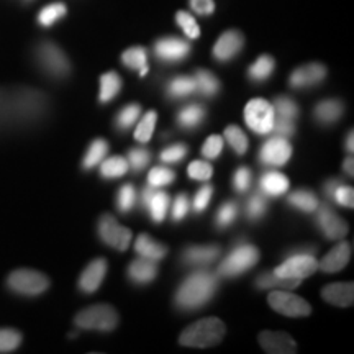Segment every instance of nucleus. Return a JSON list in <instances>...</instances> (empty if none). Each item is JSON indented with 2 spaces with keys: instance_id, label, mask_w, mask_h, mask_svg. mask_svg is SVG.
<instances>
[{
  "instance_id": "12",
  "label": "nucleus",
  "mask_w": 354,
  "mask_h": 354,
  "mask_svg": "<svg viewBox=\"0 0 354 354\" xmlns=\"http://www.w3.org/2000/svg\"><path fill=\"white\" fill-rule=\"evenodd\" d=\"M190 55V44L185 39L177 37H165L159 38L154 43V56L161 63L174 64L184 61Z\"/></svg>"
},
{
  "instance_id": "41",
  "label": "nucleus",
  "mask_w": 354,
  "mask_h": 354,
  "mask_svg": "<svg viewBox=\"0 0 354 354\" xmlns=\"http://www.w3.org/2000/svg\"><path fill=\"white\" fill-rule=\"evenodd\" d=\"M272 107L274 113L279 118H286V120L294 122L299 117V105L290 97H276Z\"/></svg>"
},
{
  "instance_id": "27",
  "label": "nucleus",
  "mask_w": 354,
  "mask_h": 354,
  "mask_svg": "<svg viewBox=\"0 0 354 354\" xmlns=\"http://www.w3.org/2000/svg\"><path fill=\"white\" fill-rule=\"evenodd\" d=\"M300 279H289V277H281L276 276L274 272H263L256 277V287L261 290L266 289H282V290H290L300 286Z\"/></svg>"
},
{
  "instance_id": "6",
  "label": "nucleus",
  "mask_w": 354,
  "mask_h": 354,
  "mask_svg": "<svg viewBox=\"0 0 354 354\" xmlns=\"http://www.w3.org/2000/svg\"><path fill=\"white\" fill-rule=\"evenodd\" d=\"M7 287L21 297H38L50 289V279L35 269H15L8 274Z\"/></svg>"
},
{
  "instance_id": "47",
  "label": "nucleus",
  "mask_w": 354,
  "mask_h": 354,
  "mask_svg": "<svg viewBox=\"0 0 354 354\" xmlns=\"http://www.w3.org/2000/svg\"><path fill=\"white\" fill-rule=\"evenodd\" d=\"M176 24L183 28L185 37L190 39H197L201 37V28H198L196 19L187 12H177L176 13Z\"/></svg>"
},
{
  "instance_id": "55",
  "label": "nucleus",
  "mask_w": 354,
  "mask_h": 354,
  "mask_svg": "<svg viewBox=\"0 0 354 354\" xmlns=\"http://www.w3.org/2000/svg\"><path fill=\"white\" fill-rule=\"evenodd\" d=\"M212 196H214V187H212V185H203V187L197 192L196 198H194V212H196V214H202V212L209 207Z\"/></svg>"
},
{
  "instance_id": "1",
  "label": "nucleus",
  "mask_w": 354,
  "mask_h": 354,
  "mask_svg": "<svg viewBox=\"0 0 354 354\" xmlns=\"http://www.w3.org/2000/svg\"><path fill=\"white\" fill-rule=\"evenodd\" d=\"M12 127H32L46 117L50 102L41 91L33 87H17L8 91Z\"/></svg>"
},
{
  "instance_id": "4",
  "label": "nucleus",
  "mask_w": 354,
  "mask_h": 354,
  "mask_svg": "<svg viewBox=\"0 0 354 354\" xmlns=\"http://www.w3.org/2000/svg\"><path fill=\"white\" fill-rule=\"evenodd\" d=\"M259 261V250L248 241L236 243L232 248L227 258L221 261L216 276L218 277H236L243 272L250 271Z\"/></svg>"
},
{
  "instance_id": "33",
  "label": "nucleus",
  "mask_w": 354,
  "mask_h": 354,
  "mask_svg": "<svg viewBox=\"0 0 354 354\" xmlns=\"http://www.w3.org/2000/svg\"><path fill=\"white\" fill-rule=\"evenodd\" d=\"M274 69H276V61L272 56H261L254 61L248 69V77L253 82H264L272 76Z\"/></svg>"
},
{
  "instance_id": "30",
  "label": "nucleus",
  "mask_w": 354,
  "mask_h": 354,
  "mask_svg": "<svg viewBox=\"0 0 354 354\" xmlns=\"http://www.w3.org/2000/svg\"><path fill=\"white\" fill-rule=\"evenodd\" d=\"M122 91V77L115 71H109L100 77V104H109L115 97L120 94Z\"/></svg>"
},
{
  "instance_id": "60",
  "label": "nucleus",
  "mask_w": 354,
  "mask_h": 354,
  "mask_svg": "<svg viewBox=\"0 0 354 354\" xmlns=\"http://www.w3.org/2000/svg\"><path fill=\"white\" fill-rule=\"evenodd\" d=\"M353 138H354L353 131H349V135L346 136V149L349 153H353Z\"/></svg>"
},
{
  "instance_id": "51",
  "label": "nucleus",
  "mask_w": 354,
  "mask_h": 354,
  "mask_svg": "<svg viewBox=\"0 0 354 354\" xmlns=\"http://www.w3.org/2000/svg\"><path fill=\"white\" fill-rule=\"evenodd\" d=\"M221 151H223V138L221 136L212 135L202 146V154L207 159H216L221 154Z\"/></svg>"
},
{
  "instance_id": "7",
  "label": "nucleus",
  "mask_w": 354,
  "mask_h": 354,
  "mask_svg": "<svg viewBox=\"0 0 354 354\" xmlns=\"http://www.w3.org/2000/svg\"><path fill=\"white\" fill-rule=\"evenodd\" d=\"M76 326L82 330H94V331H112L118 325V313L112 305L99 304L92 307L84 308L74 318Z\"/></svg>"
},
{
  "instance_id": "21",
  "label": "nucleus",
  "mask_w": 354,
  "mask_h": 354,
  "mask_svg": "<svg viewBox=\"0 0 354 354\" xmlns=\"http://www.w3.org/2000/svg\"><path fill=\"white\" fill-rule=\"evenodd\" d=\"M158 276V264L153 259H135L128 266V279L138 286H146L153 282Z\"/></svg>"
},
{
  "instance_id": "9",
  "label": "nucleus",
  "mask_w": 354,
  "mask_h": 354,
  "mask_svg": "<svg viewBox=\"0 0 354 354\" xmlns=\"http://www.w3.org/2000/svg\"><path fill=\"white\" fill-rule=\"evenodd\" d=\"M318 271V261L315 254L307 253H289L287 259L281 266L274 269V274L281 277L289 279H302L312 276Z\"/></svg>"
},
{
  "instance_id": "53",
  "label": "nucleus",
  "mask_w": 354,
  "mask_h": 354,
  "mask_svg": "<svg viewBox=\"0 0 354 354\" xmlns=\"http://www.w3.org/2000/svg\"><path fill=\"white\" fill-rule=\"evenodd\" d=\"M353 198H354L353 187H349V185H343L342 183L336 185L333 196H331V201H335L336 203H339V205L343 207H348V209H353L354 207Z\"/></svg>"
},
{
  "instance_id": "16",
  "label": "nucleus",
  "mask_w": 354,
  "mask_h": 354,
  "mask_svg": "<svg viewBox=\"0 0 354 354\" xmlns=\"http://www.w3.org/2000/svg\"><path fill=\"white\" fill-rule=\"evenodd\" d=\"M259 344L269 354L297 353V344L289 333L284 331H263L259 335Z\"/></svg>"
},
{
  "instance_id": "22",
  "label": "nucleus",
  "mask_w": 354,
  "mask_h": 354,
  "mask_svg": "<svg viewBox=\"0 0 354 354\" xmlns=\"http://www.w3.org/2000/svg\"><path fill=\"white\" fill-rule=\"evenodd\" d=\"M322 297L326 302L338 305V307H349L354 300V286L351 282H336L323 287Z\"/></svg>"
},
{
  "instance_id": "43",
  "label": "nucleus",
  "mask_w": 354,
  "mask_h": 354,
  "mask_svg": "<svg viewBox=\"0 0 354 354\" xmlns=\"http://www.w3.org/2000/svg\"><path fill=\"white\" fill-rule=\"evenodd\" d=\"M140 115L141 107L138 104L127 105L125 109H122L120 112H118L117 118H115V125H117L118 130H128V128H131L136 122H138Z\"/></svg>"
},
{
  "instance_id": "59",
  "label": "nucleus",
  "mask_w": 354,
  "mask_h": 354,
  "mask_svg": "<svg viewBox=\"0 0 354 354\" xmlns=\"http://www.w3.org/2000/svg\"><path fill=\"white\" fill-rule=\"evenodd\" d=\"M353 165H354V161H353V158H351V156L344 159V162H343V169H344V172H346L348 176H353V174H354Z\"/></svg>"
},
{
  "instance_id": "36",
  "label": "nucleus",
  "mask_w": 354,
  "mask_h": 354,
  "mask_svg": "<svg viewBox=\"0 0 354 354\" xmlns=\"http://www.w3.org/2000/svg\"><path fill=\"white\" fill-rule=\"evenodd\" d=\"M167 209H169V196H167L165 190L154 189L151 201H149L148 207H146V210L149 212V215H151L153 221H156V223H161V221L166 218Z\"/></svg>"
},
{
  "instance_id": "38",
  "label": "nucleus",
  "mask_w": 354,
  "mask_h": 354,
  "mask_svg": "<svg viewBox=\"0 0 354 354\" xmlns=\"http://www.w3.org/2000/svg\"><path fill=\"white\" fill-rule=\"evenodd\" d=\"M128 171V162L127 159L122 156H113L109 158L107 161H104L100 165V176L104 179H117V177L125 176Z\"/></svg>"
},
{
  "instance_id": "37",
  "label": "nucleus",
  "mask_w": 354,
  "mask_h": 354,
  "mask_svg": "<svg viewBox=\"0 0 354 354\" xmlns=\"http://www.w3.org/2000/svg\"><path fill=\"white\" fill-rule=\"evenodd\" d=\"M268 212V198L263 192H254L245 203V214L248 220L258 221L263 218Z\"/></svg>"
},
{
  "instance_id": "10",
  "label": "nucleus",
  "mask_w": 354,
  "mask_h": 354,
  "mask_svg": "<svg viewBox=\"0 0 354 354\" xmlns=\"http://www.w3.org/2000/svg\"><path fill=\"white\" fill-rule=\"evenodd\" d=\"M268 302L277 313L286 317H308L312 307L299 295L286 290H274L268 295Z\"/></svg>"
},
{
  "instance_id": "25",
  "label": "nucleus",
  "mask_w": 354,
  "mask_h": 354,
  "mask_svg": "<svg viewBox=\"0 0 354 354\" xmlns=\"http://www.w3.org/2000/svg\"><path fill=\"white\" fill-rule=\"evenodd\" d=\"M205 117H207V109L203 107V105L189 104L179 110V113H177L176 117V122L180 128L190 131L201 127L203 120H205Z\"/></svg>"
},
{
  "instance_id": "35",
  "label": "nucleus",
  "mask_w": 354,
  "mask_h": 354,
  "mask_svg": "<svg viewBox=\"0 0 354 354\" xmlns=\"http://www.w3.org/2000/svg\"><path fill=\"white\" fill-rule=\"evenodd\" d=\"M109 153V143L104 138H95L88 146L86 156L82 159V167L86 171L94 169L97 165H100L104 161V158Z\"/></svg>"
},
{
  "instance_id": "24",
  "label": "nucleus",
  "mask_w": 354,
  "mask_h": 354,
  "mask_svg": "<svg viewBox=\"0 0 354 354\" xmlns=\"http://www.w3.org/2000/svg\"><path fill=\"white\" fill-rule=\"evenodd\" d=\"M289 190V179L287 176L277 171L264 172L259 179V192L266 197H279Z\"/></svg>"
},
{
  "instance_id": "48",
  "label": "nucleus",
  "mask_w": 354,
  "mask_h": 354,
  "mask_svg": "<svg viewBox=\"0 0 354 354\" xmlns=\"http://www.w3.org/2000/svg\"><path fill=\"white\" fill-rule=\"evenodd\" d=\"M149 159H151V154H149L148 149L133 148L128 151L127 162H128V167H131L133 172H140L149 165Z\"/></svg>"
},
{
  "instance_id": "56",
  "label": "nucleus",
  "mask_w": 354,
  "mask_h": 354,
  "mask_svg": "<svg viewBox=\"0 0 354 354\" xmlns=\"http://www.w3.org/2000/svg\"><path fill=\"white\" fill-rule=\"evenodd\" d=\"M271 131L276 133V136L290 138V136H294V133H295V125L292 120H286V118L276 117L274 118V125H272Z\"/></svg>"
},
{
  "instance_id": "54",
  "label": "nucleus",
  "mask_w": 354,
  "mask_h": 354,
  "mask_svg": "<svg viewBox=\"0 0 354 354\" xmlns=\"http://www.w3.org/2000/svg\"><path fill=\"white\" fill-rule=\"evenodd\" d=\"M190 210V201L187 194H179L172 203V220L183 221Z\"/></svg>"
},
{
  "instance_id": "8",
  "label": "nucleus",
  "mask_w": 354,
  "mask_h": 354,
  "mask_svg": "<svg viewBox=\"0 0 354 354\" xmlns=\"http://www.w3.org/2000/svg\"><path fill=\"white\" fill-rule=\"evenodd\" d=\"M274 118H276L274 107L268 100L253 99L248 102L245 109V120L250 130L258 133V135H268L272 130Z\"/></svg>"
},
{
  "instance_id": "17",
  "label": "nucleus",
  "mask_w": 354,
  "mask_h": 354,
  "mask_svg": "<svg viewBox=\"0 0 354 354\" xmlns=\"http://www.w3.org/2000/svg\"><path fill=\"white\" fill-rule=\"evenodd\" d=\"M326 77V68L323 64L312 63L295 69L290 74L289 84L292 88H308L320 84Z\"/></svg>"
},
{
  "instance_id": "39",
  "label": "nucleus",
  "mask_w": 354,
  "mask_h": 354,
  "mask_svg": "<svg viewBox=\"0 0 354 354\" xmlns=\"http://www.w3.org/2000/svg\"><path fill=\"white\" fill-rule=\"evenodd\" d=\"M238 214H240V207H238L236 202L230 201V202L221 203L220 209L216 210L215 225L220 230L228 228L230 225H233V221L238 218Z\"/></svg>"
},
{
  "instance_id": "46",
  "label": "nucleus",
  "mask_w": 354,
  "mask_h": 354,
  "mask_svg": "<svg viewBox=\"0 0 354 354\" xmlns=\"http://www.w3.org/2000/svg\"><path fill=\"white\" fill-rule=\"evenodd\" d=\"M174 179H176L174 172H172L171 169H167V167H165V166L153 167L148 174V184L151 185V187H156V189L172 184L174 183Z\"/></svg>"
},
{
  "instance_id": "15",
  "label": "nucleus",
  "mask_w": 354,
  "mask_h": 354,
  "mask_svg": "<svg viewBox=\"0 0 354 354\" xmlns=\"http://www.w3.org/2000/svg\"><path fill=\"white\" fill-rule=\"evenodd\" d=\"M320 207V205H318ZM317 225L328 240H339L348 233V223L338 216L328 205H322L317 215Z\"/></svg>"
},
{
  "instance_id": "19",
  "label": "nucleus",
  "mask_w": 354,
  "mask_h": 354,
  "mask_svg": "<svg viewBox=\"0 0 354 354\" xmlns=\"http://www.w3.org/2000/svg\"><path fill=\"white\" fill-rule=\"evenodd\" d=\"M221 250L216 245L187 246L183 251V263L190 268H205L218 259Z\"/></svg>"
},
{
  "instance_id": "13",
  "label": "nucleus",
  "mask_w": 354,
  "mask_h": 354,
  "mask_svg": "<svg viewBox=\"0 0 354 354\" xmlns=\"http://www.w3.org/2000/svg\"><path fill=\"white\" fill-rule=\"evenodd\" d=\"M290 156L292 146L282 136H272L259 149V161L266 166H284Z\"/></svg>"
},
{
  "instance_id": "11",
  "label": "nucleus",
  "mask_w": 354,
  "mask_h": 354,
  "mask_svg": "<svg viewBox=\"0 0 354 354\" xmlns=\"http://www.w3.org/2000/svg\"><path fill=\"white\" fill-rule=\"evenodd\" d=\"M99 236L105 245L118 251H125L131 241V230L122 227L112 215L105 214L99 220Z\"/></svg>"
},
{
  "instance_id": "57",
  "label": "nucleus",
  "mask_w": 354,
  "mask_h": 354,
  "mask_svg": "<svg viewBox=\"0 0 354 354\" xmlns=\"http://www.w3.org/2000/svg\"><path fill=\"white\" fill-rule=\"evenodd\" d=\"M12 127L10 123V104H8V91L0 88V130Z\"/></svg>"
},
{
  "instance_id": "2",
  "label": "nucleus",
  "mask_w": 354,
  "mask_h": 354,
  "mask_svg": "<svg viewBox=\"0 0 354 354\" xmlns=\"http://www.w3.org/2000/svg\"><path fill=\"white\" fill-rule=\"evenodd\" d=\"M218 290V276L209 269L197 268L184 279L176 292V305L180 310H198L215 297Z\"/></svg>"
},
{
  "instance_id": "52",
  "label": "nucleus",
  "mask_w": 354,
  "mask_h": 354,
  "mask_svg": "<svg viewBox=\"0 0 354 354\" xmlns=\"http://www.w3.org/2000/svg\"><path fill=\"white\" fill-rule=\"evenodd\" d=\"M251 183H253V176H251V171L248 167H238L236 172L233 174V187L236 192H246L248 189L251 187Z\"/></svg>"
},
{
  "instance_id": "50",
  "label": "nucleus",
  "mask_w": 354,
  "mask_h": 354,
  "mask_svg": "<svg viewBox=\"0 0 354 354\" xmlns=\"http://www.w3.org/2000/svg\"><path fill=\"white\" fill-rule=\"evenodd\" d=\"M187 174L194 180H209L214 174V167L205 161H194L187 167Z\"/></svg>"
},
{
  "instance_id": "40",
  "label": "nucleus",
  "mask_w": 354,
  "mask_h": 354,
  "mask_svg": "<svg viewBox=\"0 0 354 354\" xmlns=\"http://www.w3.org/2000/svg\"><path fill=\"white\" fill-rule=\"evenodd\" d=\"M156 120H158V113L154 110H149L148 113L141 118V122L138 123L135 130V140L138 143H148L151 140L153 133H154V127H156Z\"/></svg>"
},
{
  "instance_id": "20",
  "label": "nucleus",
  "mask_w": 354,
  "mask_h": 354,
  "mask_svg": "<svg viewBox=\"0 0 354 354\" xmlns=\"http://www.w3.org/2000/svg\"><path fill=\"white\" fill-rule=\"evenodd\" d=\"M349 256H351V245L346 241L338 243V245L322 259V263H318V269H322L323 272L328 274L339 272L344 266L349 263Z\"/></svg>"
},
{
  "instance_id": "32",
  "label": "nucleus",
  "mask_w": 354,
  "mask_h": 354,
  "mask_svg": "<svg viewBox=\"0 0 354 354\" xmlns=\"http://www.w3.org/2000/svg\"><path fill=\"white\" fill-rule=\"evenodd\" d=\"M287 202H289L290 207H294V209H297L300 212H305V214H312V212H315L318 209V205H320L315 194H313L312 190L305 189H299L295 190V192H292L289 198H287Z\"/></svg>"
},
{
  "instance_id": "49",
  "label": "nucleus",
  "mask_w": 354,
  "mask_h": 354,
  "mask_svg": "<svg viewBox=\"0 0 354 354\" xmlns=\"http://www.w3.org/2000/svg\"><path fill=\"white\" fill-rule=\"evenodd\" d=\"M187 146L183 143H176L162 149L161 154H159V159H161L165 165H174V162L183 161V159L187 156Z\"/></svg>"
},
{
  "instance_id": "28",
  "label": "nucleus",
  "mask_w": 354,
  "mask_h": 354,
  "mask_svg": "<svg viewBox=\"0 0 354 354\" xmlns=\"http://www.w3.org/2000/svg\"><path fill=\"white\" fill-rule=\"evenodd\" d=\"M135 251L141 256V258L153 261L162 259L167 254V248L162 246L161 243L154 241L151 236H148V234H140V236L136 238Z\"/></svg>"
},
{
  "instance_id": "29",
  "label": "nucleus",
  "mask_w": 354,
  "mask_h": 354,
  "mask_svg": "<svg viewBox=\"0 0 354 354\" xmlns=\"http://www.w3.org/2000/svg\"><path fill=\"white\" fill-rule=\"evenodd\" d=\"M197 92L196 79L190 76L172 77L166 86V94L169 99H184Z\"/></svg>"
},
{
  "instance_id": "18",
  "label": "nucleus",
  "mask_w": 354,
  "mask_h": 354,
  "mask_svg": "<svg viewBox=\"0 0 354 354\" xmlns=\"http://www.w3.org/2000/svg\"><path fill=\"white\" fill-rule=\"evenodd\" d=\"M107 261L105 259H95L84 269L81 277H79V289L84 294H94L99 290V287L104 282L105 274H107Z\"/></svg>"
},
{
  "instance_id": "31",
  "label": "nucleus",
  "mask_w": 354,
  "mask_h": 354,
  "mask_svg": "<svg viewBox=\"0 0 354 354\" xmlns=\"http://www.w3.org/2000/svg\"><path fill=\"white\" fill-rule=\"evenodd\" d=\"M66 15H68V7H66V3L53 2L50 6L43 7L41 10H39L37 21L39 26H43V28H51V26H55L57 21L63 20Z\"/></svg>"
},
{
  "instance_id": "26",
  "label": "nucleus",
  "mask_w": 354,
  "mask_h": 354,
  "mask_svg": "<svg viewBox=\"0 0 354 354\" xmlns=\"http://www.w3.org/2000/svg\"><path fill=\"white\" fill-rule=\"evenodd\" d=\"M122 63L128 69L140 73L141 77L148 74V51L143 46H131L122 55Z\"/></svg>"
},
{
  "instance_id": "44",
  "label": "nucleus",
  "mask_w": 354,
  "mask_h": 354,
  "mask_svg": "<svg viewBox=\"0 0 354 354\" xmlns=\"http://www.w3.org/2000/svg\"><path fill=\"white\" fill-rule=\"evenodd\" d=\"M136 190L131 184H125L122 185L120 190H118L117 196V207L122 214H130V212L136 207Z\"/></svg>"
},
{
  "instance_id": "3",
  "label": "nucleus",
  "mask_w": 354,
  "mask_h": 354,
  "mask_svg": "<svg viewBox=\"0 0 354 354\" xmlns=\"http://www.w3.org/2000/svg\"><path fill=\"white\" fill-rule=\"evenodd\" d=\"M225 333H227V326L220 318H203L183 331L179 343L189 348H209L220 343Z\"/></svg>"
},
{
  "instance_id": "45",
  "label": "nucleus",
  "mask_w": 354,
  "mask_h": 354,
  "mask_svg": "<svg viewBox=\"0 0 354 354\" xmlns=\"http://www.w3.org/2000/svg\"><path fill=\"white\" fill-rule=\"evenodd\" d=\"M21 336L20 331L13 328H0V353H12L20 348Z\"/></svg>"
},
{
  "instance_id": "23",
  "label": "nucleus",
  "mask_w": 354,
  "mask_h": 354,
  "mask_svg": "<svg viewBox=\"0 0 354 354\" xmlns=\"http://www.w3.org/2000/svg\"><path fill=\"white\" fill-rule=\"evenodd\" d=\"M344 104L338 99H326L318 102L315 110H313V117L320 125H333L343 117Z\"/></svg>"
},
{
  "instance_id": "61",
  "label": "nucleus",
  "mask_w": 354,
  "mask_h": 354,
  "mask_svg": "<svg viewBox=\"0 0 354 354\" xmlns=\"http://www.w3.org/2000/svg\"><path fill=\"white\" fill-rule=\"evenodd\" d=\"M21 2H25V3H28V2H33V0H21Z\"/></svg>"
},
{
  "instance_id": "58",
  "label": "nucleus",
  "mask_w": 354,
  "mask_h": 354,
  "mask_svg": "<svg viewBox=\"0 0 354 354\" xmlns=\"http://www.w3.org/2000/svg\"><path fill=\"white\" fill-rule=\"evenodd\" d=\"M190 8L198 15H212L215 12L214 0H189Z\"/></svg>"
},
{
  "instance_id": "34",
  "label": "nucleus",
  "mask_w": 354,
  "mask_h": 354,
  "mask_svg": "<svg viewBox=\"0 0 354 354\" xmlns=\"http://www.w3.org/2000/svg\"><path fill=\"white\" fill-rule=\"evenodd\" d=\"M194 79H196L197 92L201 95L212 99V97H215L220 92V81L214 76V73H210V71L198 69Z\"/></svg>"
},
{
  "instance_id": "42",
  "label": "nucleus",
  "mask_w": 354,
  "mask_h": 354,
  "mask_svg": "<svg viewBox=\"0 0 354 354\" xmlns=\"http://www.w3.org/2000/svg\"><path fill=\"white\" fill-rule=\"evenodd\" d=\"M225 140L228 141V145L232 146L234 151H236V154H240V156L248 151V146H250V143H248L246 135L243 133L240 127L230 125L225 128Z\"/></svg>"
},
{
  "instance_id": "14",
  "label": "nucleus",
  "mask_w": 354,
  "mask_h": 354,
  "mask_svg": "<svg viewBox=\"0 0 354 354\" xmlns=\"http://www.w3.org/2000/svg\"><path fill=\"white\" fill-rule=\"evenodd\" d=\"M243 44H245L243 35L238 30H228L214 44V57L216 61H220V63L232 61L233 57L240 55Z\"/></svg>"
},
{
  "instance_id": "5",
  "label": "nucleus",
  "mask_w": 354,
  "mask_h": 354,
  "mask_svg": "<svg viewBox=\"0 0 354 354\" xmlns=\"http://www.w3.org/2000/svg\"><path fill=\"white\" fill-rule=\"evenodd\" d=\"M37 63L51 79H66L71 74V61L66 53L53 41H41L35 50Z\"/></svg>"
}]
</instances>
